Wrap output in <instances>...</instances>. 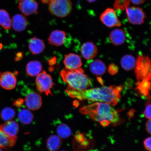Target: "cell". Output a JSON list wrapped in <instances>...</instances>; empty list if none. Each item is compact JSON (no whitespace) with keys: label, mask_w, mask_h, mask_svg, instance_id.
I'll use <instances>...</instances> for the list:
<instances>
[{"label":"cell","mask_w":151,"mask_h":151,"mask_svg":"<svg viewBox=\"0 0 151 151\" xmlns=\"http://www.w3.org/2000/svg\"><path fill=\"white\" fill-rule=\"evenodd\" d=\"M122 89L121 86H104L83 90H77L68 86L65 91L70 97L74 99H86L114 106L120 101Z\"/></svg>","instance_id":"6da1fadb"},{"label":"cell","mask_w":151,"mask_h":151,"mask_svg":"<svg viewBox=\"0 0 151 151\" xmlns=\"http://www.w3.org/2000/svg\"><path fill=\"white\" fill-rule=\"evenodd\" d=\"M80 112L88 115L103 126L118 124L120 120L118 112L111 105L104 103L96 102L82 107Z\"/></svg>","instance_id":"7a4b0ae2"},{"label":"cell","mask_w":151,"mask_h":151,"mask_svg":"<svg viewBox=\"0 0 151 151\" xmlns=\"http://www.w3.org/2000/svg\"><path fill=\"white\" fill-rule=\"evenodd\" d=\"M63 81L68 86L77 90L87 89L92 84L91 80L85 74L83 69L69 70L64 69L60 72Z\"/></svg>","instance_id":"3957f363"},{"label":"cell","mask_w":151,"mask_h":151,"mask_svg":"<svg viewBox=\"0 0 151 151\" xmlns=\"http://www.w3.org/2000/svg\"><path fill=\"white\" fill-rule=\"evenodd\" d=\"M135 73L139 83L151 81V59L148 57L139 55L136 64Z\"/></svg>","instance_id":"277c9868"},{"label":"cell","mask_w":151,"mask_h":151,"mask_svg":"<svg viewBox=\"0 0 151 151\" xmlns=\"http://www.w3.org/2000/svg\"><path fill=\"white\" fill-rule=\"evenodd\" d=\"M48 4L50 12L58 17L65 18L72 10V3L70 0H52Z\"/></svg>","instance_id":"5b68a950"},{"label":"cell","mask_w":151,"mask_h":151,"mask_svg":"<svg viewBox=\"0 0 151 151\" xmlns=\"http://www.w3.org/2000/svg\"><path fill=\"white\" fill-rule=\"evenodd\" d=\"M35 83L37 89L40 93H44L47 96L52 95L51 89L54 84L51 76L46 71L41 72L37 76Z\"/></svg>","instance_id":"8992f818"},{"label":"cell","mask_w":151,"mask_h":151,"mask_svg":"<svg viewBox=\"0 0 151 151\" xmlns=\"http://www.w3.org/2000/svg\"><path fill=\"white\" fill-rule=\"evenodd\" d=\"M100 19L107 27H118L122 26V22L117 16L115 9L110 7L106 9L101 13Z\"/></svg>","instance_id":"52a82bcc"},{"label":"cell","mask_w":151,"mask_h":151,"mask_svg":"<svg viewBox=\"0 0 151 151\" xmlns=\"http://www.w3.org/2000/svg\"><path fill=\"white\" fill-rule=\"evenodd\" d=\"M125 11L129 23L134 25H140L144 23L146 16L142 8L139 7L129 6Z\"/></svg>","instance_id":"ba28073f"},{"label":"cell","mask_w":151,"mask_h":151,"mask_svg":"<svg viewBox=\"0 0 151 151\" xmlns=\"http://www.w3.org/2000/svg\"><path fill=\"white\" fill-rule=\"evenodd\" d=\"M18 8L24 16H29L37 12L38 4L36 0H18Z\"/></svg>","instance_id":"9c48e42d"},{"label":"cell","mask_w":151,"mask_h":151,"mask_svg":"<svg viewBox=\"0 0 151 151\" xmlns=\"http://www.w3.org/2000/svg\"><path fill=\"white\" fill-rule=\"evenodd\" d=\"M25 103L26 107L29 110L36 111L42 106V98L38 93L31 92L26 96Z\"/></svg>","instance_id":"30bf717a"},{"label":"cell","mask_w":151,"mask_h":151,"mask_svg":"<svg viewBox=\"0 0 151 151\" xmlns=\"http://www.w3.org/2000/svg\"><path fill=\"white\" fill-rule=\"evenodd\" d=\"M17 78L15 75L9 71L3 73L0 76V86L4 89L12 90L16 87Z\"/></svg>","instance_id":"8fae6325"},{"label":"cell","mask_w":151,"mask_h":151,"mask_svg":"<svg viewBox=\"0 0 151 151\" xmlns=\"http://www.w3.org/2000/svg\"><path fill=\"white\" fill-rule=\"evenodd\" d=\"M126 39L127 35L126 32L121 28H116L113 30L109 34V40L115 46H120L124 44Z\"/></svg>","instance_id":"7c38bea8"},{"label":"cell","mask_w":151,"mask_h":151,"mask_svg":"<svg viewBox=\"0 0 151 151\" xmlns=\"http://www.w3.org/2000/svg\"><path fill=\"white\" fill-rule=\"evenodd\" d=\"M63 63L65 68L69 70L78 69L82 65V60L80 57L73 53L65 55Z\"/></svg>","instance_id":"4fadbf2b"},{"label":"cell","mask_w":151,"mask_h":151,"mask_svg":"<svg viewBox=\"0 0 151 151\" xmlns=\"http://www.w3.org/2000/svg\"><path fill=\"white\" fill-rule=\"evenodd\" d=\"M81 53L84 59L87 60L93 59L98 54V49L96 45L90 42H86L81 46Z\"/></svg>","instance_id":"5bb4252c"},{"label":"cell","mask_w":151,"mask_h":151,"mask_svg":"<svg viewBox=\"0 0 151 151\" xmlns=\"http://www.w3.org/2000/svg\"><path fill=\"white\" fill-rule=\"evenodd\" d=\"M66 38V33L65 31L56 30L50 33L48 39L50 44L55 46H60L65 43Z\"/></svg>","instance_id":"9a60e30c"},{"label":"cell","mask_w":151,"mask_h":151,"mask_svg":"<svg viewBox=\"0 0 151 151\" xmlns=\"http://www.w3.org/2000/svg\"><path fill=\"white\" fill-rule=\"evenodd\" d=\"M3 131L7 136L13 139H17V135L19 131L18 124L14 121H9L0 125Z\"/></svg>","instance_id":"2e32d148"},{"label":"cell","mask_w":151,"mask_h":151,"mask_svg":"<svg viewBox=\"0 0 151 151\" xmlns=\"http://www.w3.org/2000/svg\"><path fill=\"white\" fill-rule=\"evenodd\" d=\"M28 22L23 15L16 14L13 17L11 25L15 31L20 32L24 31L27 27Z\"/></svg>","instance_id":"e0dca14e"},{"label":"cell","mask_w":151,"mask_h":151,"mask_svg":"<svg viewBox=\"0 0 151 151\" xmlns=\"http://www.w3.org/2000/svg\"><path fill=\"white\" fill-rule=\"evenodd\" d=\"M28 48L32 54L37 55L41 54L44 50L45 45L42 40L35 37L30 40L28 43Z\"/></svg>","instance_id":"ac0fdd59"},{"label":"cell","mask_w":151,"mask_h":151,"mask_svg":"<svg viewBox=\"0 0 151 151\" xmlns=\"http://www.w3.org/2000/svg\"><path fill=\"white\" fill-rule=\"evenodd\" d=\"M62 140L58 135H52L48 138L46 141V146L50 151H57L61 148Z\"/></svg>","instance_id":"d6986e66"},{"label":"cell","mask_w":151,"mask_h":151,"mask_svg":"<svg viewBox=\"0 0 151 151\" xmlns=\"http://www.w3.org/2000/svg\"><path fill=\"white\" fill-rule=\"evenodd\" d=\"M42 68V65L39 62L37 61H30L26 65V72L30 76H36L41 73Z\"/></svg>","instance_id":"ffe728a7"},{"label":"cell","mask_w":151,"mask_h":151,"mask_svg":"<svg viewBox=\"0 0 151 151\" xmlns=\"http://www.w3.org/2000/svg\"><path fill=\"white\" fill-rule=\"evenodd\" d=\"M89 68L91 72L96 76L103 75L106 70L105 64L99 60H96L92 62L90 64Z\"/></svg>","instance_id":"44dd1931"},{"label":"cell","mask_w":151,"mask_h":151,"mask_svg":"<svg viewBox=\"0 0 151 151\" xmlns=\"http://www.w3.org/2000/svg\"><path fill=\"white\" fill-rule=\"evenodd\" d=\"M17 139H13L6 134L0 127V148L9 150L16 144Z\"/></svg>","instance_id":"7402d4cb"},{"label":"cell","mask_w":151,"mask_h":151,"mask_svg":"<svg viewBox=\"0 0 151 151\" xmlns=\"http://www.w3.org/2000/svg\"><path fill=\"white\" fill-rule=\"evenodd\" d=\"M122 68L126 71H130L135 67L136 61L134 58L130 55L123 56L120 61Z\"/></svg>","instance_id":"603a6c76"},{"label":"cell","mask_w":151,"mask_h":151,"mask_svg":"<svg viewBox=\"0 0 151 151\" xmlns=\"http://www.w3.org/2000/svg\"><path fill=\"white\" fill-rule=\"evenodd\" d=\"M18 117L20 121L24 124L31 123L34 119L32 113L27 109H22L19 111Z\"/></svg>","instance_id":"cb8c5ba5"},{"label":"cell","mask_w":151,"mask_h":151,"mask_svg":"<svg viewBox=\"0 0 151 151\" xmlns=\"http://www.w3.org/2000/svg\"><path fill=\"white\" fill-rule=\"evenodd\" d=\"M56 132L58 136L63 139L68 138L72 134L70 127L65 123L60 124L56 128Z\"/></svg>","instance_id":"d4e9b609"},{"label":"cell","mask_w":151,"mask_h":151,"mask_svg":"<svg viewBox=\"0 0 151 151\" xmlns=\"http://www.w3.org/2000/svg\"><path fill=\"white\" fill-rule=\"evenodd\" d=\"M0 26L5 30L10 29L11 21L9 15L6 11L0 9Z\"/></svg>","instance_id":"484cf974"},{"label":"cell","mask_w":151,"mask_h":151,"mask_svg":"<svg viewBox=\"0 0 151 151\" xmlns=\"http://www.w3.org/2000/svg\"><path fill=\"white\" fill-rule=\"evenodd\" d=\"M16 116V112L14 109L10 107H5L1 110L0 116L2 120L5 122L13 119Z\"/></svg>","instance_id":"4316f807"},{"label":"cell","mask_w":151,"mask_h":151,"mask_svg":"<svg viewBox=\"0 0 151 151\" xmlns=\"http://www.w3.org/2000/svg\"><path fill=\"white\" fill-rule=\"evenodd\" d=\"M130 0H115L113 6L114 9L121 11L125 10L129 7Z\"/></svg>","instance_id":"83f0119b"},{"label":"cell","mask_w":151,"mask_h":151,"mask_svg":"<svg viewBox=\"0 0 151 151\" xmlns=\"http://www.w3.org/2000/svg\"><path fill=\"white\" fill-rule=\"evenodd\" d=\"M143 114L145 117L148 119H151V103H148L147 104L146 108H145Z\"/></svg>","instance_id":"f1b7e54d"},{"label":"cell","mask_w":151,"mask_h":151,"mask_svg":"<svg viewBox=\"0 0 151 151\" xmlns=\"http://www.w3.org/2000/svg\"><path fill=\"white\" fill-rule=\"evenodd\" d=\"M118 68L117 66L114 64H111L108 68V71L110 74L114 75L118 72Z\"/></svg>","instance_id":"f546056e"},{"label":"cell","mask_w":151,"mask_h":151,"mask_svg":"<svg viewBox=\"0 0 151 151\" xmlns=\"http://www.w3.org/2000/svg\"><path fill=\"white\" fill-rule=\"evenodd\" d=\"M145 148L148 151H151V137L147 138L143 142Z\"/></svg>","instance_id":"4dcf8cb0"},{"label":"cell","mask_w":151,"mask_h":151,"mask_svg":"<svg viewBox=\"0 0 151 151\" xmlns=\"http://www.w3.org/2000/svg\"><path fill=\"white\" fill-rule=\"evenodd\" d=\"M24 100L22 99H19L14 102V105L17 107L19 108L23 104Z\"/></svg>","instance_id":"1f68e13d"},{"label":"cell","mask_w":151,"mask_h":151,"mask_svg":"<svg viewBox=\"0 0 151 151\" xmlns=\"http://www.w3.org/2000/svg\"><path fill=\"white\" fill-rule=\"evenodd\" d=\"M146 128L148 133L151 134V119L149 120L146 122Z\"/></svg>","instance_id":"d6a6232c"},{"label":"cell","mask_w":151,"mask_h":151,"mask_svg":"<svg viewBox=\"0 0 151 151\" xmlns=\"http://www.w3.org/2000/svg\"><path fill=\"white\" fill-rule=\"evenodd\" d=\"M130 1L134 5H138L144 3L145 0H130Z\"/></svg>","instance_id":"836d02e7"},{"label":"cell","mask_w":151,"mask_h":151,"mask_svg":"<svg viewBox=\"0 0 151 151\" xmlns=\"http://www.w3.org/2000/svg\"><path fill=\"white\" fill-rule=\"evenodd\" d=\"M22 56V53L19 52L17 54L16 58H15V60L16 61H18L20 58H21Z\"/></svg>","instance_id":"e575fe53"},{"label":"cell","mask_w":151,"mask_h":151,"mask_svg":"<svg viewBox=\"0 0 151 151\" xmlns=\"http://www.w3.org/2000/svg\"><path fill=\"white\" fill-rule=\"evenodd\" d=\"M52 0H40L42 3L45 4H48Z\"/></svg>","instance_id":"d590c367"},{"label":"cell","mask_w":151,"mask_h":151,"mask_svg":"<svg viewBox=\"0 0 151 151\" xmlns=\"http://www.w3.org/2000/svg\"><path fill=\"white\" fill-rule=\"evenodd\" d=\"M87 1H88V2L90 3H92L96 1H97V0H86Z\"/></svg>","instance_id":"8d00e7d4"},{"label":"cell","mask_w":151,"mask_h":151,"mask_svg":"<svg viewBox=\"0 0 151 151\" xmlns=\"http://www.w3.org/2000/svg\"><path fill=\"white\" fill-rule=\"evenodd\" d=\"M67 151L64 150H61V151Z\"/></svg>","instance_id":"74e56055"},{"label":"cell","mask_w":151,"mask_h":151,"mask_svg":"<svg viewBox=\"0 0 151 151\" xmlns=\"http://www.w3.org/2000/svg\"><path fill=\"white\" fill-rule=\"evenodd\" d=\"M0 151H3L1 149H0Z\"/></svg>","instance_id":"f35d334b"}]
</instances>
